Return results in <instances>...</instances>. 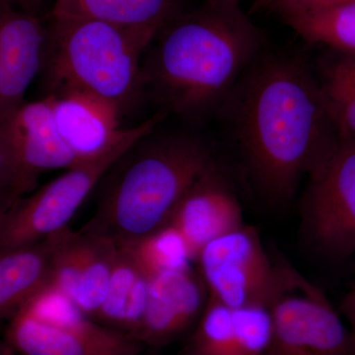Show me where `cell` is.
Returning a JSON list of instances; mask_svg holds the SVG:
<instances>
[{"mask_svg":"<svg viewBox=\"0 0 355 355\" xmlns=\"http://www.w3.org/2000/svg\"><path fill=\"white\" fill-rule=\"evenodd\" d=\"M218 114L254 188L275 205L338 146L319 80L298 55L261 51Z\"/></svg>","mask_w":355,"mask_h":355,"instance_id":"cell-1","label":"cell"},{"mask_svg":"<svg viewBox=\"0 0 355 355\" xmlns=\"http://www.w3.org/2000/svg\"><path fill=\"white\" fill-rule=\"evenodd\" d=\"M156 38L142 62L144 91L160 111L193 121L218 114L265 50L261 30L239 2L205 0L198 10L178 14Z\"/></svg>","mask_w":355,"mask_h":355,"instance_id":"cell-2","label":"cell"},{"mask_svg":"<svg viewBox=\"0 0 355 355\" xmlns=\"http://www.w3.org/2000/svg\"><path fill=\"white\" fill-rule=\"evenodd\" d=\"M217 161L198 133L157 128L106 173L97 209L80 231L132 244L169 223L184 193Z\"/></svg>","mask_w":355,"mask_h":355,"instance_id":"cell-3","label":"cell"},{"mask_svg":"<svg viewBox=\"0 0 355 355\" xmlns=\"http://www.w3.org/2000/svg\"><path fill=\"white\" fill-rule=\"evenodd\" d=\"M158 32L51 15L43 69L50 95L92 98L119 116L144 92L142 57Z\"/></svg>","mask_w":355,"mask_h":355,"instance_id":"cell-4","label":"cell"},{"mask_svg":"<svg viewBox=\"0 0 355 355\" xmlns=\"http://www.w3.org/2000/svg\"><path fill=\"white\" fill-rule=\"evenodd\" d=\"M6 340L20 355H139L144 347L86 316L51 284L11 318Z\"/></svg>","mask_w":355,"mask_h":355,"instance_id":"cell-5","label":"cell"},{"mask_svg":"<svg viewBox=\"0 0 355 355\" xmlns=\"http://www.w3.org/2000/svg\"><path fill=\"white\" fill-rule=\"evenodd\" d=\"M196 261L209 296L232 308L270 307L286 286L288 263L272 261L246 224L205 245Z\"/></svg>","mask_w":355,"mask_h":355,"instance_id":"cell-6","label":"cell"},{"mask_svg":"<svg viewBox=\"0 0 355 355\" xmlns=\"http://www.w3.org/2000/svg\"><path fill=\"white\" fill-rule=\"evenodd\" d=\"M144 137L128 140L101 158L67 170L18 198L0 225V254L31 246L69 228V222L110 168Z\"/></svg>","mask_w":355,"mask_h":355,"instance_id":"cell-7","label":"cell"},{"mask_svg":"<svg viewBox=\"0 0 355 355\" xmlns=\"http://www.w3.org/2000/svg\"><path fill=\"white\" fill-rule=\"evenodd\" d=\"M272 333L265 355H354L349 327L323 292L288 263L286 286L270 306Z\"/></svg>","mask_w":355,"mask_h":355,"instance_id":"cell-8","label":"cell"},{"mask_svg":"<svg viewBox=\"0 0 355 355\" xmlns=\"http://www.w3.org/2000/svg\"><path fill=\"white\" fill-rule=\"evenodd\" d=\"M306 233L331 259L355 253V147L338 144L309 176L303 198Z\"/></svg>","mask_w":355,"mask_h":355,"instance_id":"cell-9","label":"cell"},{"mask_svg":"<svg viewBox=\"0 0 355 355\" xmlns=\"http://www.w3.org/2000/svg\"><path fill=\"white\" fill-rule=\"evenodd\" d=\"M46 27L38 15L0 0V135L43 69Z\"/></svg>","mask_w":355,"mask_h":355,"instance_id":"cell-10","label":"cell"},{"mask_svg":"<svg viewBox=\"0 0 355 355\" xmlns=\"http://www.w3.org/2000/svg\"><path fill=\"white\" fill-rule=\"evenodd\" d=\"M116 249L113 240L69 228L58 245L51 284L94 321L108 293Z\"/></svg>","mask_w":355,"mask_h":355,"instance_id":"cell-11","label":"cell"},{"mask_svg":"<svg viewBox=\"0 0 355 355\" xmlns=\"http://www.w3.org/2000/svg\"><path fill=\"white\" fill-rule=\"evenodd\" d=\"M168 224L184 236L195 261L205 245L245 225L241 205L218 161L191 184Z\"/></svg>","mask_w":355,"mask_h":355,"instance_id":"cell-12","label":"cell"},{"mask_svg":"<svg viewBox=\"0 0 355 355\" xmlns=\"http://www.w3.org/2000/svg\"><path fill=\"white\" fill-rule=\"evenodd\" d=\"M205 292L202 277L191 268L153 277L135 338L154 347L175 342L197 324L209 298Z\"/></svg>","mask_w":355,"mask_h":355,"instance_id":"cell-13","label":"cell"},{"mask_svg":"<svg viewBox=\"0 0 355 355\" xmlns=\"http://www.w3.org/2000/svg\"><path fill=\"white\" fill-rule=\"evenodd\" d=\"M6 137L21 165L33 175L78 166L60 137L50 98L24 103L4 128Z\"/></svg>","mask_w":355,"mask_h":355,"instance_id":"cell-14","label":"cell"},{"mask_svg":"<svg viewBox=\"0 0 355 355\" xmlns=\"http://www.w3.org/2000/svg\"><path fill=\"white\" fill-rule=\"evenodd\" d=\"M64 232L31 246L0 254V319H11L51 284Z\"/></svg>","mask_w":355,"mask_h":355,"instance_id":"cell-15","label":"cell"},{"mask_svg":"<svg viewBox=\"0 0 355 355\" xmlns=\"http://www.w3.org/2000/svg\"><path fill=\"white\" fill-rule=\"evenodd\" d=\"M149 286L150 277L137 263L132 249L118 244L108 293L95 321L135 338L146 311Z\"/></svg>","mask_w":355,"mask_h":355,"instance_id":"cell-16","label":"cell"},{"mask_svg":"<svg viewBox=\"0 0 355 355\" xmlns=\"http://www.w3.org/2000/svg\"><path fill=\"white\" fill-rule=\"evenodd\" d=\"M179 14L177 0H55L51 15L160 32Z\"/></svg>","mask_w":355,"mask_h":355,"instance_id":"cell-17","label":"cell"},{"mask_svg":"<svg viewBox=\"0 0 355 355\" xmlns=\"http://www.w3.org/2000/svg\"><path fill=\"white\" fill-rule=\"evenodd\" d=\"M319 80L338 144L355 147V53H340Z\"/></svg>","mask_w":355,"mask_h":355,"instance_id":"cell-18","label":"cell"},{"mask_svg":"<svg viewBox=\"0 0 355 355\" xmlns=\"http://www.w3.org/2000/svg\"><path fill=\"white\" fill-rule=\"evenodd\" d=\"M310 44L340 53H355V2L329 10L284 18Z\"/></svg>","mask_w":355,"mask_h":355,"instance_id":"cell-19","label":"cell"},{"mask_svg":"<svg viewBox=\"0 0 355 355\" xmlns=\"http://www.w3.org/2000/svg\"><path fill=\"white\" fill-rule=\"evenodd\" d=\"M128 246L150 279L190 268L195 261L184 236L172 224H166Z\"/></svg>","mask_w":355,"mask_h":355,"instance_id":"cell-20","label":"cell"},{"mask_svg":"<svg viewBox=\"0 0 355 355\" xmlns=\"http://www.w3.org/2000/svg\"><path fill=\"white\" fill-rule=\"evenodd\" d=\"M235 308L209 296L184 347V355H232Z\"/></svg>","mask_w":355,"mask_h":355,"instance_id":"cell-21","label":"cell"},{"mask_svg":"<svg viewBox=\"0 0 355 355\" xmlns=\"http://www.w3.org/2000/svg\"><path fill=\"white\" fill-rule=\"evenodd\" d=\"M232 355H265L272 333V313L266 306L235 308Z\"/></svg>","mask_w":355,"mask_h":355,"instance_id":"cell-22","label":"cell"},{"mask_svg":"<svg viewBox=\"0 0 355 355\" xmlns=\"http://www.w3.org/2000/svg\"><path fill=\"white\" fill-rule=\"evenodd\" d=\"M38 176L20 164L6 137L0 135V195L22 198L36 190Z\"/></svg>","mask_w":355,"mask_h":355,"instance_id":"cell-23","label":"cell"},{"mask_svg":"<svg viewBox=\"0 0 355 355\" xmlns=\"http://www.w3.org/2000/svg\"><path fill=\"white\" fill-rule=\"evenodd\" d=\"M354 2L355 0H275L266 9L273 11L284 19L291 16L329 10Z\"/></svg>","mask_w":355,"mask_h":355,"instance_id":"cell-24","label":"cell"},{"mask_svg":"<svg viewBox=\"0 0 355 355\" xmlns=\"http://www.w3.org/2000/svg\"><path fill=\"white\" fill-rule=\"evenodd\" d=\"M340 312L347 319V323H349L347 327L355 340V280L352 288L343 299Z\"/></svg>","mask_w":355,"mask_h":355,"instance_id":"cell-25","label":"cell"},{"mask_svg":"<svg viewBox=\"0 0 355 355\" xmlns=\"http://www.w3.org/2000/svg\"><path fill=\"white\" fill-rule=\"evenodd\" d=\"M14 6L25 12L39 15L40 9L43 6L44 0H8Z\"/></svg>","mask_w":355,"mask_h":355,"instance_id":"cell-26","label":"cell"},{"mask_svg":"<svg viewBox=\"0 0 355 355\" xmlns=\"http://www.w3.org/2000/svg\"><path fill=\"white\" fill-rule=\"evenodd\" d=\"M18 197H14L10 195H0V225L6 216V212L14 205V202L18 200Z\"/></svg>","mask_w":355,"mask_h":355,"instance_id":"cell-27","label":"cell"},{"mask_svg":"<svg viewBox=\"0 0 355 355\" xmlns=\"http://www.w3.org/2000/svg\"><path fill=\"white\" fill-rule=\"evenodd\" d=\"M15 350L6 340H0V355H15Z\"/></svg>","mask_w":355,"mask_h":355,"instance_id":"cell-28","label":"cell"},{"mask_svg":"<svg viewBox=\"0 0 355 355\" xmlns=\"http://www.w3.org/2000/svg\"><path fill=\"white\" fill-rule=\"evenodd\" d=\"M275 0H257V6L261 8H268Z\"/></svg>","mask_w":355,"mask_h":355,"instance_id":"cell-29","label":"cell"},{"mask_svg":"<svg viewBox=\"0 0 355 355\" xmlns=\"http://www.w3.org/2000/svg\"><path fill=\"white\" fill-rule=\"evenodd\" d=\"M209 1H218V2H239V0H209Z\"/></svg>","mask_w":355,"mask_h":355,"instance_id":"cell-30","label":"cell"},{"mask_svg":"<svg viewBox=\"0 0 355 355\" xmlns=\"http://www.w3.org/2000/svg\"><path fill=\"white\" fill-rule=\"evenodd\" d=\"M354 355H355V354H354Z\"/></svg>","mask_w":355,"mask_h":355,"instance_id":"cell-31","label":"cell"}]
</instances>
